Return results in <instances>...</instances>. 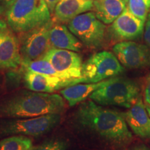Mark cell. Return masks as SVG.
<instances>
[{"mask_svg":"<svg viewBox=\"0 0 150 150\" xmlns=\"http://www.w3.org/2000/svg\"><path fill=\"white\" fill-rule=\"evenodd\" d=\"M75 119L81 127L114 145L123 147L132 140L123 113L103 107L91 99L79 105Z\"/></svg>","mask_w":150,"mask_h":150,"instance_id":"cell-1","label":"cell"},{"mask_svg":"<svg viewBox=\"0 0 150 150\" xmlns=\"http://www.w3.org/2000/svg\"><path fill=\"white\" fill-rule=\"evenodd\" d=\"M65 109L59 94L23 91L0 100V118H29L61 114Z\"/></svg>","mask_w":150,"mask_h":150,"instance_id":"cell-2","label":"cell"},{"mask_svg":"<svg viewBox=\"0 0 150 150\" xmlns=\"http://www.w3.org/2000/svg\"><path fill=\"white\" fill-rule=\"evenodd\" d=\"M7 23L16 33H24L51 21L45 0H16L6 11Z\"/></svg>","mask_w":150,"mask_h":150,"instance_id":"cell-3","label":"cell"},{"mask_svg":"<svg viewBox=\"0 0 150 150\" xmlns=\"http://www.w3.org/2000/svg\"><path fill=\"white\" fill-rule=\"evenodd\" d=\"M138 84L129 79L116 76L109 83L102 86L89 98L99 105L118 106L129 108L140 97Z\"/></svg>","mask_w":150,"mask_h":150,"instance_id":"cell-4","label":"cell"},{"mask_svg":"<svg viewBox=\"0 0 150 150\" xmlns=\"http://www.w3.org/2000/svg\"><path fill=\"white\" fill-rule=\"evenodd\" d=\"M61 118V114H47L34 117L4 121L0 122V135L40 136L57 126Z\"/></svg>","mask_w":150,"mask_h":150,"instance_id":"cell-5","label":"cell"},{"mask_svg":"<svg viewBox=\"0 0 150 150\" xmlns=\"http://www.w3.org/2000/svg\"><path fill=\"white\" fill-rule=\"evenodd\" d=\"M124 71L125 69L115 54L104 51L93 54L83 63L81 76L86 83H97L117 76Z\"/></svg>","mask_w":150,"mask_h":150,"instance_id":"cell-6","label":"cell"},{"mask_svg":"<svg viewBox=\"0 0 150 150\" xmlns=\"http://www.w3.org/2000/svg\"><path fill=\"white\" fill-rule=\"evenodd\" d=\"M68 29L88 47L98 48L104 42L106 27L93 12L75 17L68 22Z\"/></svg>","mask_w":150,"mask_h":150,"instance_id":"cell-7","label":"cell"},{"mask_svg":"<svg viewBox=\"0 0 150 150\" xmlns=\"http://www.w3.org/2000/svg\"><path fill=\"white\" fill-rule=\"evenodd\" d=\"M54 24L50 21L42 27L23 33L21 38L20 52L23 60L42 59L52 47L50 39V29Z\"/></svg>","mask_w":150,"mask_h":150,"instance_id":"cell-8","label":"cell"},{"mask_svg":"<svg viewBox=\"0 0 150 150\" xmlns=\"http://www.w3.org/2000/svg\"><path fill=\"white\" fill-rule=\"evenodd\" d=\"M42 59L52 65L62 79L81 77L82 59L76 52L63 49L52 48Z\"/></svg>","mask_w":150,"mask_h":150,"instance_id":"cell-9","label":"cell"},{"mask_svg":"<svg viewBox=\"0 0 150 150\" xmlns=\"http://www.w3.org/2000/svg\"><path fill=\"white\" fill-rule=\"evenodd\" d=\"M112 51L123 66L140 69L150 66V50L148 46L133 41H123L115 45Z\"/></svg>","mask_w":150,"mask_h":150,"instance_id":"cell-10","label":"cell"},{"mask_svg":"<svg viewBox=\"0 0 150 150\" xmlns=\"http://www.w3.org/2000/svg\"><path fill=\"white\" fill-rule=\"evenodd\" d=\"M23 81L25 87L30 91L47 93H52L75 84L86 83V79L82 76L74 79H62L30 71H24Z\"/></svg>","mask_w":150,"mask_h":150,"instance_id":"cell-11","label":"cell"},{"mask_svg":"<svg viewBox=\"0 0 150 150\" xmlns=\"http://www.w3.org/2000/svg\"><path fill=\"white\" fill-rule=\"evenodd\" d=\"M145 22L132 14L127 7L112 23L110 31L116 38L133 40L140 38L144 31Z\"/></svg>","mask_w":150,"mask_h":150,"instance_id":"cell-12","label":"cell"},{"mask_svg":"<svg viewBox=\"0 0 150 150\" xmlns=\"http://www.w3.org/2000/svg\"><path fill=\"white\" fill-rule=\"evenodd\" d=\"M22 61L18 38L8 29L0 32V68L16 69Z\"/></svg>","mask_w":150,"mask_h":150,"instance_id":"cell-13","label":"cell"},{"mask_svg":"<svg viewBox=\"0 0 150 150\" xmlns=\"http://www.w3.org/2000/svg\"><path fill=\"white\" fill-rule=\"evenodd\" d=\"M128 109L123 115L133 132L140 138H150V116L141 97Z\"/></svg>","mask_w":150,"mask_h":150,"instance_id":"cell-14","label":"cell"},{"mask_svg":"<svg viewBox=\"0 0 150 150\" xmlns=\"http://www.w3.org/2000/svg\"><path fill=\"white\" fill-rule=\"evenodd\" d=\"M93 9V0H60L54 9V19L69 22L79 15Z\"/></svg>","mask_w":150,"mask_h":150,"instance_id":"cell-15","label":"cell"},{"mask_svg":"<svg viewBox=\"0 0 150 150\" xmlns=\"http://www.w3.org/2000/svg\"><path fill=\"white\" fill-rule=\"evenodd\" d=\"M116 76L108 79L102 81L97 83H86L85 84L81 83L65 88L61 91V94L65 100L68 102L70 106H73L77 104L83 102L86 98L90 97L102 86L109 83L115 79Z\"/></svg>","mask_w":150,"mask_h":150,"instance_id":"cell-16","label":"cell"},{"mask_svg":"<svg viewBox=\"0 0 150 150\" xmlns=\"http://www.w3.org/2000/svg\"><path fill=\"white\" fill-rule=\"evenodd\" d=\"M52 47L54 48L79 52L82 43L64 24H53L50 32Z\"/></svg>","mask_w":150,"mask_h":150,"instance_id":"cell-17","label":"cell"},{"mask_svg":"<svg viewBox=\"0 0 150 150\" xmlns=\"http://www.w3.org/2000/svg\"><path fill=\"white\" fill-rule=\"evenodd\" d=\"M93 9L97 18L103 23L111 24L126 8L122 0H93Z\"/></svg>","mask_w":150,"mask_h":150,"instance_id":"cell-18","label":"cell"},{"mask_svg":"<svg viewBox=\"0 0 150 150\" xmlns=\"http://www.w3.org/2000/svg\"><path fill=\"white\" fill-rule=\"evenodd\" d=\"M21 67L24 71H30V72L46 75V76L60 77L59 74L56 72L51 63L45 59L36 60L22 59Z\"/></svg>","mask_w":150,"mask_h":150,"instance_id":"cell-19","label":"cell"},{"mask_svg":"<svg viewBox=\"0 0 150 150\" xmlns=\"http://www.w3.org/2000/svg\"><path fill=\"white\" fill-rule=\"evenodd\" d=\"M32 140L29 137L15 135L0 141V150H32Z\"/></svg>","mask_w":150,"mask_h":150,"instance_id":"cell-20","label":"cell"},{"mask_svg":"<svg viewBox=\"0 0 150 150\" xmlns=\"http://www.w3.org/2000/svg\"><path fill=\"white\" fill-rule=\"evenodd\" d=\"M127 3L131 13L145 22L150 11V0H129Z\"/></svg>","mask_w":150,"mask_h":150,"instance_id":"cell-21","label":"cell"},{"mask_svg":"<svg viewBox=\"0 0 150 150\" xmlns=\"http://www.w3.org/2000/svg\"><path fill=\"white\" fill-rule=\"evenodd\" d=\"M69 143L67 140L61 138H52L33 147L32 150H67Z\"/></svg>","mask_w":150,"mask_h":150,"instance_id":"cell-22","label":"cell"},{"mask_svg":"<svg viewBox=\"0 0 150 150\" xmlns=\"http://www.w3.org/2000/svg\"><path fill=\"white\" fill-rule=\"evenodd\" d=\"M145 31H144V39L147 43L148 47L150 49V12L145 21Z\"/></svg>","mask_w":150,"mask_h":150,"instance_id":"cell-23","label":"cell"},{"mask_svg":"<svg viewBox=\"0 0 150 150\" xmlns=\"http://www.w3.org/2000/svg\"><path fill=\"white\" fill-rule=\"evenodd\" d=\"M145 101L147 104L150 105V74L147 79L145 88Z\"/></svg>","mask_w":150,"mask_h":150,"instance_id":"cell-24","label":"cell"},{"mask_svg":"<svg viewBox=\"0 0 150 150\" xmlns=\"http://www.w3.org/2000/svg\"><path fill=\"white\" fill-rule=\"evenodd\" d=\"M45 1L49 9H50V13H54L56 6L57 5L60 0H45Z\"/></svg>","mask_w":150,"mask_h":150,"instance_id":"cell-25","label":"cell"},{"mask_svg":"<svg viewBox=\"0 0 150 150\" xmlns=\"http://www.w3.org/2000/svg\"><path fill=\"white\" fill-rule=\"evenodd\" d=\"M15 1H16V0H1L3 4L4 5V6L7 9H8L9 7H10L15 2Z\"/></svg>","mask_w":150,"mask_h":150,"instance_id":"cell-26","label":"cell"},{"mask_svg":"<svg viewBox=\"0 0 150 150\" xmlns=\"http://www.w3.org/2000/svg\"><path fill=\"white\" fill-rule=\"evenodd\" d=\"M7 29V24L3 20H0V32Z\"/></svg>","mask_w":150,"mask_h":150,"instance_id":"cell-27","label":"cell"},{"mask_svg":"<svg viewBox=\"0 0 150 150\" xmlns=\"http://www.w3.org/2000/svg\"><path fill=\"white\" fill-rule=\"evenodd\" d=\"M131 150H150L149 147H147V146L141 145H138L135 147L134 149H132Z\"/></svg>","mask_w":150,"mask_h":150,"instance_id":"cell-28","label":"cell"},{"mask_svg":"<svg viewBox=\"0 0 150 150\" xmlns=\"http://www.w3.org/2000/svg\"><path fill=\"white\" fill-rule=\"evenodd\" d=\"M2 89H3V81H2V79H1V76H0V94H1V91H2Z\"/></svg>","mask_w":150,"mask_h":150,"instance_id":"cell-29","label":"cell"},{"mask_svg":"<svg viewBox=\"0 0 150 150\" xmlns=\"http://www.w3.org/2000/svg\"><path fill=\"white\" fill-rule=\"evenodd\" d=\"M145 106H146V109H147L148 113H149V116H150V105H149V104H146Z\"/></svg>","mask_w":150,"mask_h":150,"instance_id":"cell-30","label":"cell"},{"mask_svg":"<svg viewBox=\"0 0 150 150\" xmlns=\"http://www.w3.org/2000/svg\"><path fill=\"white\" fill-rule=\"evenodd\" d=\"M4 10V7L1 6H0V16H1V14L3 13Z\"/></svg>","mask_w":150,"mask_h":150,"instance_id":"cell-31","label":"cell"},{"mask_svg":"<svg viewBox=\"0 0 150 150\" xmlns=\"http://www.w3.org/2000/svg\"><path fill=\"white\" fill-rule=\"evenodd\" d=\"M122 1H125V2H126V3H127V2H128V1H129V0H122Z\"/></svg>","mask_w":150,"mask_h":150,"instance_id":"cell-32","label":"cell"}]
</instances>
